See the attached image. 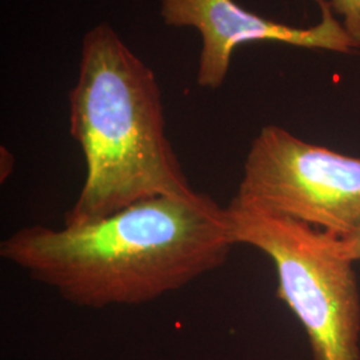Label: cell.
I'll return each instance as SVG.
<instances>
[{
    "instance_id": "obj_1",
    "label": "cell",
    "mask_w": 360,
    "mask_h": 360,
    "mask_svg": "<svg viewBox=\"0 0 360 360\" xmlns=\"http://www.w3.org/2000/svg\"><path fill=\"white\" fill-rule=\"evenodd\" d=\"M236 245L227 207L210 195L156 196L80 226H25L3 260L87 309L154 302L221 267Z\"/></svg>"
},
{
    "instance_id": "obj_2",
    "label": "cell",
    "mask_w": 360,
    "mask_h": 360,
    "mask_svg": "<svg viewBox=\"0 0 360 360\" xmlns=\"http://www.w3.org/2000/svg\"><path fill=\"white\" fill-rule=\"evenodd\" d=\"M68 101L70 132L84 155L86 179L65 226L110 217L144 199L196 193L168 142L153 70L108 25L83 39Z\"/></svg>"
},
{
    "instance_id": "obj_3",
    "label": "cell",
    "mask_w": 360,
    "mask_h": 360,
    "mask_svg": "<svg viewBox=\"0 0 360 360\" xmlns=\"http://www.w3.org/2000/svg\"><path fill=\"white\" fill-rule=\"evenodd\" d=\"M227 210L236 245L274 263L276 296L302 324L314 360H360L359 287L340 238L232 200Z\"/></svg>"
},
{
    "instance_id": "obj_4",
    "label": "cell",
    "mask_w": 360,
    "mask_h": 360,
    "mask_svg": "<svg viewBox=\"0 0 360 360\" xmlns=\"http://www.w3.org/2000/svg\"><path fill=\"white\" fill-rule=\"evenodd\" d=\"M232 202L346 238L360 230V158L266 126L251 143Z\"/></svg>"
},
{
    "instance_id": "obj_5",
    "label": "cell",
    "mask_w": 360,
    "mask_h": 360,
    "mask_svg": "<svg viewBox=\"0 0 360 360\" xmlns=\"http://www.w3.org/2000/svg\"><path fill=\"white\" fill-rule=\"evenodd\" d=\"M322 18L309 28L278 23L251 13L235 0H162L163 22L171 27H193L203 40L198 67V84L217 90L229 74L238 46L275 41L300 49L354 53L359 49L342 22L335 18L328 0H315Z\"/></svg>"
},
{
    "instance_id": "obj_6",
    "label": "cell",
    "mask_w": 360,
    "mask_h": 360,
    "mask_svg": "<svg viewBox=\"0 0 360 360\" xmlns=\"http://www.w3.org/2000/svg\"><path fill=\"white\" fill-rule=\"evenodd\" d=\"M334 13L343 18L342 25L360 50V0H328Z\"/></svg>"
},
{
    "instance_id": "obj_7",
    "label": "cell",
    "mask_w": 360,
    "mask_h": 360,
    "mask_svg": "<svg viewBox=\"0 0 360 360\" xmlns=\"http://www.w3.org/2000/svg\"><path fill=\"white\" fill-rule=\"evenodd\" d=\"M340 242H342V248L345 254L354 263L360 262V230L346 238H340Z\"/></svg>"
}]
</instances>
